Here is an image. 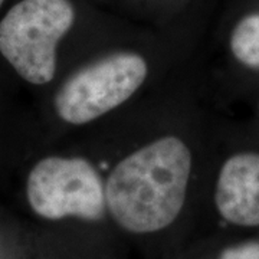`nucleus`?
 I'll use <instances>...</instances> for the list:
<instances>
[{
  "label": "nucleus",
  "mask_w": 259,
  "mask_h": 259,
  "mask_svg": "<svg viewBox=\"0 0 259 259\" xmlns=\"http://www.w3.org/2000/svg\"><path fill=\"white\" fill-rule=\"evenodd\" d=\"M233 56L248 68L259 69V13L242 19L231 36Z\"/></svg>",
  "instance_id": "obj_6"
},
{
  "label": "nucleus",
  "mask_w": 259,
  "mask_h": 259,
  "mask_svg": "<svg viewBox=\"0 0 259 259\" xmlns=\"http://www.w3.org/2000/svg\"><path fill=\"white\" fill-rule=\"evenodd\" d=\"M214 202L223 219L239 226H259V154L241 153L223 164Z\"/></svg>",
  "instance_id": "obj_5"
},
{
  "label": "nucleus",
  "mask_w": 259,
  "mask_h": 259,
  "mask_svg": "<svg viewBox=\"0 0 259 259\" xmlns=\"http://www.w3.org/2000/svg\"><path fill=\"white\" fill-rule=\"evenodd\" d=\"M2 3H3V0H0V6H2Z\"/></svg>",
  "instance_id": "obj_8"
},
{
  "label": "nucleus",
  "mask_w": 259,
  "mask_h": 259,
  "mask_svg": "<svg viewBox=\"0 0 259 259\" xmlns=\"http://www.w3.org/2000/svg\"><path fill=\"white\" fill-rule=\"evenodd\" d=\"M147 64L137 54H114L72 75L55 98L59 117L85 124L117 108L144 82Z\"/></svg>",
  "instance_id": "obj_3"
},
{
  "label": "nucleus",
  "mask_w": 259,
  "mask_h": 259,
  "mask_svg": "<svg viewBox=\"0 0 259 259\" xmlns=\"http://www.w3.org/2000/svg\"><path fill=\"white\" fill-rule=\"evenodd\" d=\"M28 200L47 219L76 216L98 221L105 212V189L98 173L83 158L48 157L28 179Z\"/></svg>",
  "instance_id": "obj_4"
},
{
  "label": "nucleus",
  "mask_w": 259,
  "mask_h": 259,
  "mask_svg": "<svg viewBox=\"0 0 259 259\" xmlns=\"http://www.w3.org/2000/svg\"><path fill=\"white\" fill-rule=\"evenodd\" d=\"M219 259H259V242H246L231 246L223 250Z\"/></svg>",
  "instance_id": "obj_7"
},
{
  "label": "nucleus",
  "mask_w": 259,
  "mask_h": 259,
  "mask_svg": "<svg viewBox=\"0 0 259 259\" xmlns=\"http://www.w3.org/2000/svg\"><path fill=\"white\" fill-rule=\"evenodd\" d=\"M74 19L69 0H22L0 22V52L28 82L48 83L56 71V45Z\"/></svg>",
  "instance_id": "obj_2"
},
{
  "label": "nucleus",
  "mask_w": 259,
  "mask_h": 259,
  "mask_svg": "<svg viewBox=\"0 0 259 259\" xmlns=\"http://www.w3.org/2000/svg\"><path fill=\"white\" fill-rule=\"evenodd\" d=\"M190 168V150L176 137L156 140L125 157L104 187L114 219L134 233L171 225L185 204Z\"/></svg>",
  "instance_id": "obj_1"
}]
</instances>
